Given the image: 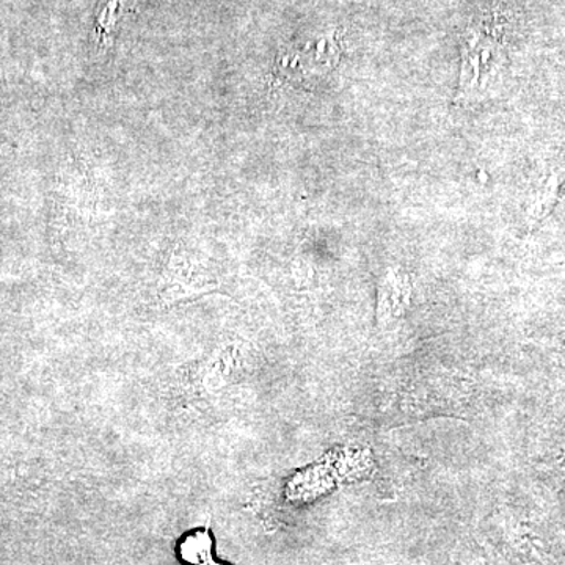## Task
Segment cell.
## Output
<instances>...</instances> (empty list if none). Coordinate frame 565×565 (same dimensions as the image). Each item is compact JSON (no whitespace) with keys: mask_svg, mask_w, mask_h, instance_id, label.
Returning <instances> with one entry per match:
<instances>
[{"mask_svg":"<svg viewBox=\"0 0 565 565\" xmlns=\"http://www.w3.org/2000/svg\"><path fill=\"white\" fill-rule=\"evenodd\" d=\"M211 539L206 533L189 535L181 545L182 559L191 564H204L210 557Z\"/></svg>","mask_w":565,"mask_h":565,"instance_id":"6da1fadb","label":"cell"},{"mask_svg":"<svg viewBox=\"0 0 565 565\" xmlns=\"http://www.w3.org/2000/svg\"><path fill=\"white\" fill-rule=\"evenodd\" d=\"M121 0H102L98 6V17H96V25H98V39L104 41L110 39L114 32L115 22H117L118 7Z\"/></svg>","mask_w":565,"mask_h":565,"instance_id":"7a4b0ae2","label":"cell"},{"mask_svg":"<svg viewBox=\"0 0 565 565\" xmlns=\"http://www.w3.org/2000/svg\"><path fill=\"white\" fill-rule=\"evenodd\" d=\"M210 565H218V564H210Z\"/></svg>","mask_w":565,"mask_h":565,"instance_id":"3957f363","label":"cell"}]
</instances>
